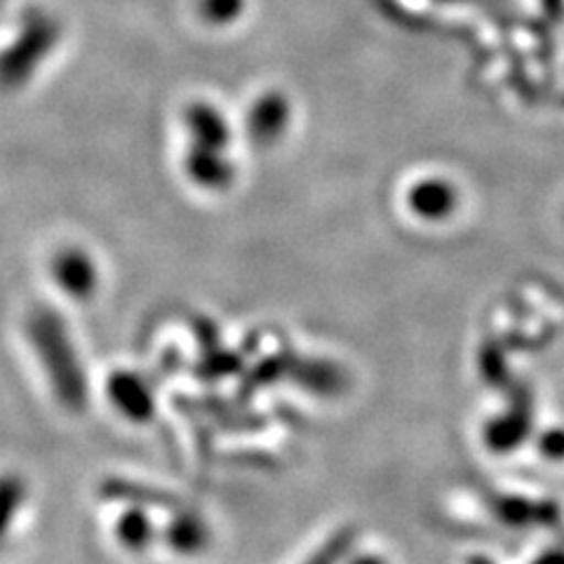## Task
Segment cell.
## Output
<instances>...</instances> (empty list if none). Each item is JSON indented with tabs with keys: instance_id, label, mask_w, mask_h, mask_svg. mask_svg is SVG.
<instances>
[{
	"instance_id": "cell-1",
	"label": "cell",
	"mask_w": 564,
	"mask_h": 564,
	"mask_svg": "<svg viewBox=\"0 0 564 564\" xmlns=\"http://www.w3.org/2000/svg\"><path fill=\"white\" fill-rule=\"evenodd\" d=\"M31 341L41 352V362L59 402L68 410H83L87 402V381L64 327L52 315L39 317L31 327Z\"/></svg>"
},
{
	"instance_id": "cell-2",
	"label": "cell",
	"mask_w": 564,
	"mask_h": 564,
	"mask_svg": "<svg viewBox=\"0 0 564 564\" xmlns=\"http://www.w3.org/2000/svg\"><path fill=\"white\" fill-rule=\"evenodd\" d=\"M106 393H109V400L116 404V410L130 421L141 423L153 416L151 388L137 375H130V372L111 375L109 383H106Z\"/></svg>"
},
{
	"instance_id": "cell-3",
	"label": "cell",
	"mask_w": 564,
	"mask_h": 564,
	"mask_svg": "<svg viewBox=\"0 0 564 564\" xmlns=\"http://www.w3.org/2000/svg\"><path fill=\"white\" fill-rule=\"evenodd\" d=\"M529 431H532V410H529V400L522 395L513 412H503L501 416L487 423V447H491L497 454H508L522 445V440L529 435Z\"/></svg>"
},
{
	"instance_id": "cell-4",
	"label": "cell",
	"mask_w": 564,
	"mask_h": 564,
	"mask_svg": "<svg viewBox=\"0 0 564 564\" xmlns=\"http://www.w3.org/2000/svg\"><path fill=\"white\" fill-rule=\"evenodd\" d=\"M494 510L506 524H545L555 520V508L553 506H543V503H532L524 499H513V497H501L494 503Z\"/></svg>"
},
{
	"instance_id": "cell-5",
	"label": "cell",
	"mask_w": 564,
	"mask_h": 564,
	"mask_svg": "<svg viewBox=\"0 0 564 564\" xmlns=\"http://www.w3.org/2000/svg\"><path fill=\"white\" fill-rule=\"evenodd\" d=\"M167 541L176 553L196 555L207 545L209 532L196 516H180L167 529Z\"/></svg>"
},
{
	"instance_id": "cell-6",
	"label": "cell",
	"mask_w": 564,
	"mask_h": 564,
	"mask_svg": "<svg viewBox=\"0 0 564 564\" xmlns=\"http://www.w3.org/2000/svg\"><path fill=\"white\" fill-rule=\"evenodd\" d=\"M118 539L128 551L141 553L153 539V524L144 510H128L118 522Z\"/></svg>"
},
{
	"instance_id": "cell-7",
	"label": "cell",
	"mask_w": 564,
	"mask_h": 564,
	"mask_svg": "<svg viewBox=\"0 0 564 564\" xmlns=\"http://www.w3.org/2000/svg\"><path fill=\"white\" fill-rule=\"evenodd\" d=\"M24 482L14 475H3L0 478V539L8 534L12 520L20 513V506L24 501Z\"/></svg>"
},
{
	"instance_id": "cell-8",
	"label": "cell",
	"mask_w": 564,
	"mask_h": 564,
	"mask_svg": "<svg viewBox=\"0 0 564 564\" xmlns=\"http://www.w3.org/2000/svg\"><path fill=\"white\" fill-rule=\"evenodd\" d=\"M62 285L76 296H83L93 290V271L85 261H66L59 269Z\"/></svg>"
},
{
	"instance_id": "cell-9",
	"label": "cell",
	"mask_w": 564,
	"mask_h": 564,
	"mask_svg": "<svg viewBox=\"0 0 564 564\" xmlns=\"http://www.w3.org/2000/svg\"><path fill=\"white\" fill-rule=\"evenodd\" d=\"M350 543H352V532H339V534H334L321 551H317L315 555H311L304 564H339L344 557H346V553H348V549H350Z\"/></svg>"
},
{
	"instance_id": "cell-10",
	"label": "cell",
	"mask_w": 564,
	"mask_h": 564,
	"mask_svg": "<svg viewBox=\"0 0 564 564\" xmlns=\"http://www.w3.org/2000/svg\"><path fill=\"white\" fill-rule=\"evenodd\" d=\"M539 452L541 456L551 458V462H564V431L553 429L549 433H543L539 440Z\"/></svg>"
},
{
	"instance_id": "cell-11",
	"label": "cell",
	"mask_w": 564,
	"mask_h": 564,
	"mask_svg": "<svg viewBox=\"0 0 564 564\" xmlns=\"http://www.w3.org/2000/svg\"><path fill=\"white\" fill-rule=\"evenodd\" d=\"M352 564H386V562H383L381 557H377V555H362V557H358Z\"/></svg>"
}]
</instances>
